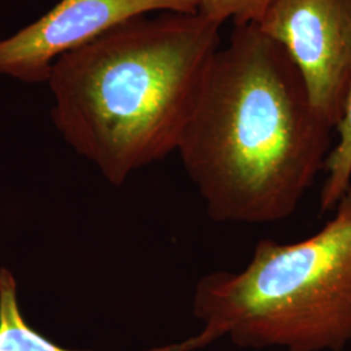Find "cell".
<instances>
[{
    "label": "cell",
    "instance_id": "2",
    "mask_svg": "<svg viewBox=\"0 0 351 351\" xmlns=\"http://www.w3.org/2000/svg\"><path fill=\"white\" fill-rule=\"evenodd\" d=\"M220 27L199 12L145 14L59 58L47 84L64 141L116 186L176 152Z\"/></svg>",
    "mask_w": 351,
    "mask_h": 351
},
{
    "label": "cell",
    "instance_id": "3",
    "mask_svg": "<svg viewBox=\"0 0 351 351\" xmlns=\"http://www.w3.org/2000/svg\"><path fill=\"white\" fill-rule=\"evenodd\" d=\"M307 239H261L241 271L202 277L193 314L239 348L343 351L351 345V184Z\"/></svg>",
    "mask_w": 351,
    "mask_h": 351
},
{
    "label": "cell",
    "instance_id": "4",
    "mask_svg": "<svg viewBox=\"0 0 351 351\" xmlns=\"http://www.w3.org/2000/svg\"><path fill=\"white\" fill-rule=\"evenodd\" d=\"M254 25L287 51L316 112L336 130L351 80V0H275Z\"/></svg>",
    "mask_w": 351,
    "mask_h": 351
},
{
    "label": "cell",
    "instance_id": "6",
    "mask_svg": "<svg viewBox=\"0 0 351 351\" xmlns=\"http://www.w3.org/2000/svg\"><path fill=\"white\" fill-rule=\"evenodd\" d=\"M213 335H199L180 343L152 348L146 351H194L213 343ZM0 351H88L60 346L29 326L20 310L17 282L10 269L0 268Z\"/></svg>",
    "mask_w": 351,
    "mask_h": 351
},
{
    "label": "cell",
    "instance_id": "1",
    "mask_svg": "<svg viewBox=\"0 0 351 351\" xmlns=\"http://www.w3.org/2000/svg\"><path fill=\"white\" fill-rule=\"evenodd\" d=\"M333 132L287 51L249 24L215 53L176 152L213 221L272 224L314 186Z\"/></svg>",
    "mask_w": 351,
    "mask_h": 351
},
{
    "label": "cell",
    "instance_id": "5",
    "mask_svg": "<svg viewBox=\"0 0 351 351\" xmlns=\"http://www.w3.org/2000/svg\"><path fill=\"white\" fill-rule=\"evenodd\" d=\"M156 11L198 12V0H60L33 24L0 39V75L47 82L52 65L65 53Z\"/></svg>",
    "mask_w": 351,
    "mask_h": 351
},
{
    "label": "cell",
    "instance_id": "8",
    "mask_svg": "<svg viewBox=\"0 0 351 351\" xmlns=\"http://www.w3.org/2000/svg\"><path fill=\"white\" fill-rule=\"evenodd\" d=\"M275 0H198V12L219 24H256Z\"/></svg>",
    "mask_w": 351,
    "mask_h": 351
},
{
    "label": "cell",
    "instance_id": "7",
    "mask_svg": "<svg viewBox=\"0 0 351 351\" xmlns=\"http://www.w3.org/2000/svg\"><path fill=\"white\" fill-rule=\"evenodd\" d=\"M336 132L339 138L326 159V180L320 191V210L323 213L333 211L351 184V80Z\"/></svg>",
    "mask_w": 351,
    "mask_h": 351
}]
</instances>
